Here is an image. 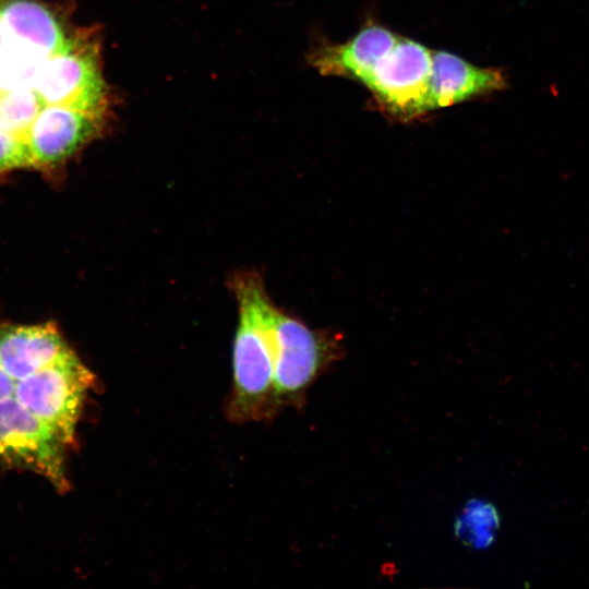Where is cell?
I'll return each mask as SVG.
<instances>
[{
	"instance_id": "obj_4",
	"label": "cell",
	"mask_w": 589,
	"mask_h": 589,
	"mask_svg": "<svg viewBox=\"0 0 589 589\" xmlns=\"http://www.w3.org/2000/svg\"><path fill=\"white\" fill-rule=\"evenodd\" d=\"M94 384V373L71 349L16 381L13 396L70 445L74 442L85 397Z\"/></svg>"
},
{
	"instance_id": "obj_8",
	"label": "cell",
	"mask_w": 589,
	"mask_h": 589,
	"mask_svg": "<svg viewBox=\"0 0 589 589\" xmlns=\"http://www.w3.org/2000/svg\"><path fill=\"white\" fill-rule=\"evenodd\" d=\"M397 38L388 28L366 23L345 43L315 48L309 55V61L322 75L346 77L365 86L376 64Z\"/></svg>"
},
{
	"instance_id": "obj_1",
	"label": "cell",
	"mask_w": 589,
	"mask_h": 589,
	"mask_svg": "<svg viewBox=\"0 0 589 589\" xmlns=\"http://www.w3.org/2000/svg\"><path fill=\"white\" fill-rule=\"evenodd\" d=\"M113 105L95 26L76 25L48 0H0V135L27 148L49 109L113 115Z\"/></svg>"
},
{
	"instance_id": "obj_3",
	"label": "cell",
	"mask_w": 589,
	"mask_h": 589,
	"mask_svg": "<svg viewBox=\"0 0 589 589\" xmlns=\"http://www.w3.org/2000/svg\"><path fill=\"white\" fill-rule=\"evenodd\" d=\"M272 348L274 416L284 407L299 406L313 382L344 354L339 336L312 329L277 306Z\"/></svg>"
},
{
	"instance_id": "obj_7",
	"label": "cell",
	"mask_w": 589,
	"mask_h": 589,
	"mask_svg": "<svg viewBox=\"0 0 589 589\" xmlns=\"http://www.w3.org/2000/svg\"><path fill=\"white\" fill-rule=\"evenodd\" d=\"M113 115L52 108L29 130L26 145L35 168L55 167L104 135Z\"/></svg>"
},
{
	"instance_id": "obj_9",
	"label": "cell",
	"mask_w": 589,
	"mask_h": 589,
	"mask_svg": "<svg viewBox=\"0 0 589 589\" xmlns=\"http://www.w3.org/2000/svg\"><path fill=\"white\" fill-rule=\"evenodd\" d=\"M507 86V75L502 69L481 68L447 51L432 52V110L504 91Z\"/></svg>"
},
{
	"instance_id": "obj_5",
	"label": "cell",
	"mask_w": 589,
	"mask_h": 589,
	"mask_svg": "<svg viewBox=\"0 0 589 589\" xmlns=\"http://www.w3.org/2000/svg\"><path fill=\"white\" fill-rule=\"evenodd\" d=\"M432 52L416 40L398 37L376 64L365 87L386 116L409 122L432 111Z\"/></svg>"
},
{
	"instance_id": "obj_2",
	"label": "cell",
	"mask_w": 589,
	"mask_h": 589,
	"mask_svg": "<svg viewBox=\"0 0 589 589\" xmlns=\"http://www.w3.org/2000/svg\"><path fill=\"white\" fill-rule=\"evenodd\" d=\"M229 286L238 305V325L227 416L237 423L268 420L274 416L272 324L276 305L255 269L237 271Z\"/></svg>"
},
{
	"instance_id": "obj_6",
	"label": "cell",
	"mask_w": 589,
	"mask_h": 589,
	"mask_svg": "<svg viewBox=\"0 0 589 589\" xmlns=\"http://www.w3.org/2000/svg\"><path fill=\"white\" fill-rule=\"evenodd\" d=\"M61 438L14 396L0 399V464L35 472L59 492L70 488Z\"/></svg>"
},
{
	"instance_id": "obj_11",
	"label": "cell",
	"mask_w": 589,
	"mask_h": 589,
	"mask_svg": "<svg viewBox=\"0 0 589 589\" xmlns=\"http://www.w3.org/2000/svg\"><path fill=\"white\" fill-rule=\"evenodd\" d=\"M15 382L0 364V399L13 396Z\"/></svg>"
},
{
	"instance_id": "obj_10",
	"label": "cell",
	"mask_w": 589,
	"mask_h": 589,
	"mask_svg": "<svg viewBox=\"0 0 589 589\" xmlns=\"http://www.w3.org/2000/svg\"><path fill=\"white\" fill-rule=\"evenodd\" d=\"M71 350L52 323L0 324V364L20 381Z\"/></svg>"
}]
</instances>
